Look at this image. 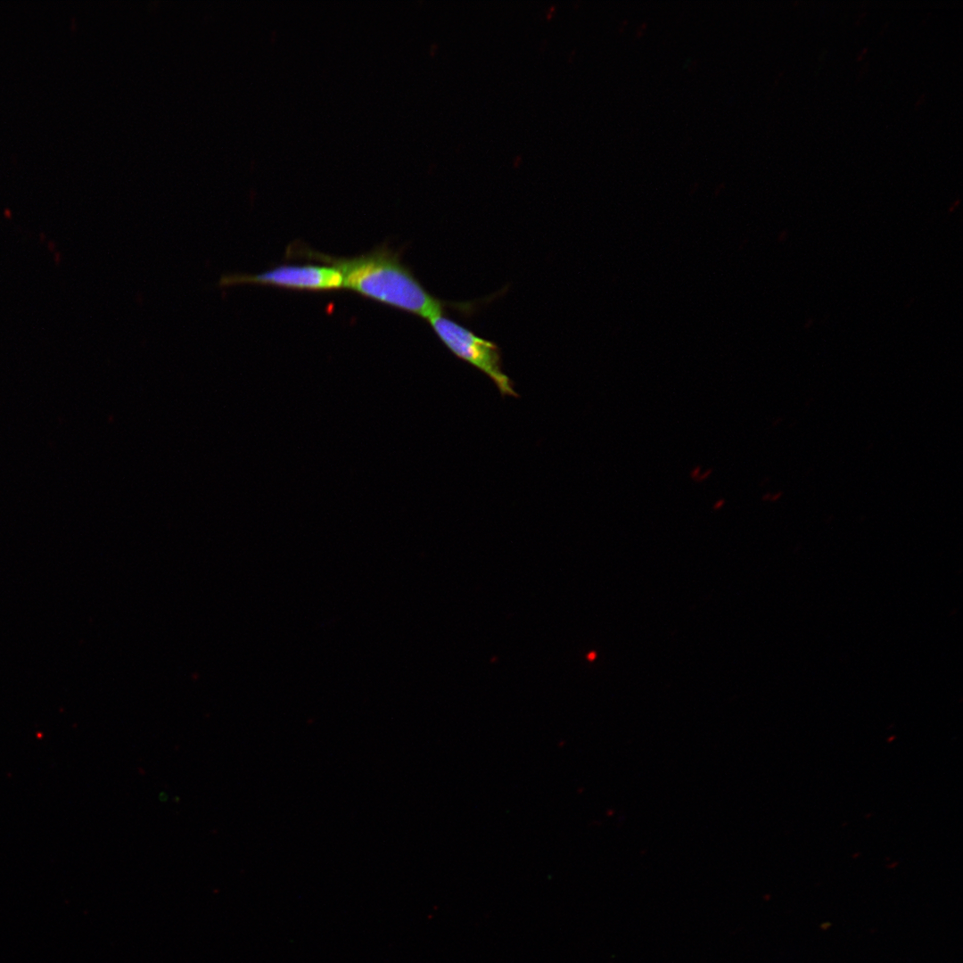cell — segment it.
<instances>
[{"label":"cell","instance_id":"1","mask_svg":"<svg viewBox=\"0 0 963 963\" xmlns=\"http://www.w3.org/2000/svg\"><path fill=\"white\" fill-rule=\"evenodd\" d=\"M286 256L335 267L342 275L343 288L427 321L447 309L470 317L484 303L449 302L431 294L401 261L399 252L385 244L358 256L342 258L295 243L287 248Z\"/></svg>","mask_w":963,"mask_h":963},{"label":"cell","instance_id":"2","mask_svg":"<svg viewBox=\"0 0 963 963\" xmlns=\"http://www.w3.org/2000/svg\"><path fill=\"white\" fill-rule=\"evenodd\" d=\"M428 323L445 347L457 358L487 375L503 397H518L514 383L503 371L499 347L454 319L441 314Z\"/></svg>","mask_w":963,"mask_h":963},{"label":"cell","instance_id":"3","mask_svg":"<svg viewBox=\"0 0 963 963\" xmlns=\"http://www.w3.org/2000/svg\"><path fill=\"white\" fill-rule=\"evenodd\" d=\"M245 284L294 291L329 292L342 289L343 277L335 267L308 263L283 264L255 275L226 274L218 282L221 287Z\"/></svg>","mask_w":963,"mask_h":963},{"label":"cell","instance_id":"4","mask_svg":"<svg viewBox=\"0 0 963 963\" xmlns=\"http://www.w3.org/2000/svg\"><path fill=\"white\" fill-rule=\"evenodd\" d=\"M595 657H596V654H595L594 652H591V653H590V654H589L588 655V658L589 660H594V659H595Z\"/></svg>","mask_w":963,"mask_h":963}]
</instances>
